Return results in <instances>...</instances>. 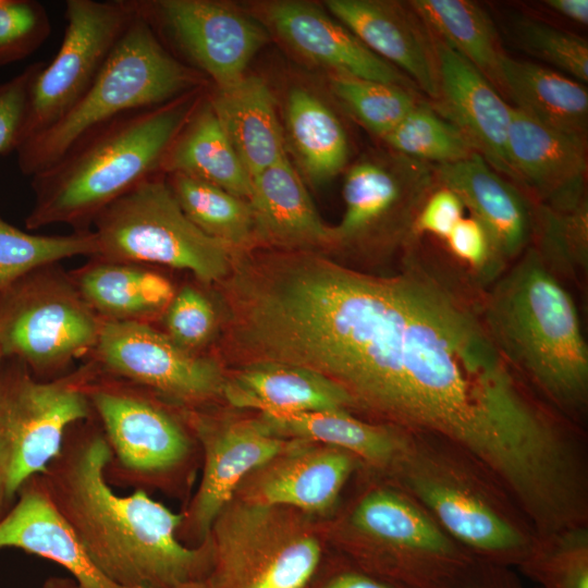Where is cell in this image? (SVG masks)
I'll list each match as a JSON object with an SVG mask.
<instances>
[{
  "label": "cell",
  "mask_w": 588,
  "mask_h": 588,
  "mask_svg": "<svg viewBox=\"0 0 588 588\" xmlns=\"http://www.w3.org/2000/svg\"><path fill=\"white\" fill-rule=\"evenodd\" d=\"M324 371L353 412L439 434L511 490L535 482L556 452V425L495 347L479 295L432 267L418 244L397 272L351 278L331 320Z\"/></svg>",
  "instance_id": "obj_1"
},
{
  "label": "cell",
  "mask_w": 588,
  "mask_h": 588,
  "mask_svg": "<svg viewBox=\"0 0 588 588\" xmlns=\"http://www.w3.org/2000/svg\"><path fill=\"white\" fill-rule=\"evenodd\" d=\"M109 458L93 414L69 428L60 452L40 474L95 567L122 588H177L201 580L211 566L208 536L187 547L176 536L181 512L143 490L117 494L103 474Z\"/></svg>",
  "instance_id": "obj_2"
},
{
  "label": "cell",
  "mask_w": 588,
  "mask_h": 588,
  "mask_svg": "<svg viewBox=\"0 0 588 588\" xmlns=\"http://www.w3.org/2000/svg\"><path fill=\"white\" fill-rule=\"evenodd\" d=\"M199 90L99 126L33 175L34 203L26 229L66 224L74 231L90 230L109 205L163 174L164 156L200 101Z\"/></svg>",
  "instance_id": "obj_3"
},
{
  "label": "cell",
  "mask_w": 588,
  "mask_h": 588,
  "mask_svg": "<svg viewBox=\"0 0 588 588\" xmlns=\"http://www.w3.org/2000/svg\"><path fill=\"white\" fill-rule=\"evenodd\" d=\"M483 323L510 368L564 408L584 405L588 346L573 297L530 245L479 294Z\"/></svg>",
  "instance_id": "obj_4"
},
{
  "label": "cell",
  "mask_w": 588,
  "mask_h": 588,
  "mask_svg": "<svg viewBox=\"0 0 588 588\" xmlns=\"http://www.w3.org/2000/svg\"><path fill=\"white\" fill-rule=\"evenodd\" d=\"M85 392L110 451L103 470L107 482L159 491L185 505L203 461L185 408L98 371Z\"/></svg>",
  "instance_id": "obj_5"
},
{
  "label": "cell",
  "mask_w": 588,
  "mask_h": 588,
  "mask_svg": "<svg viewBox=\"0 0 588 588\" xmlns=\"http://www.w3.org/2000/svg\"><path fill=\"white\" fill-rule=\"evenodd\" d=\"M204 82L205 77L174 58L135 13L82 99L51 127L17 147L20 171L32 177L99 126L198 90Z\"/></svg>",
  "instance_id": "obj_6"
},
{
  "label": "cell",
  "mask_w": 588,
  "mask_h": 588,
  "mask_svg": "<svg viewBox=\"0 0 588 588\" xmlns=\"http://www.w3.org/2000/svg\"><path fill=\"white\" fill-rule=\"evenodd\" d=\"M211 566L177 588H307L329 551L322 519L232 499L209 529Z\"/></svg>",
  "instance_id": "obj_7"
},
{
  "label": "cell",
  "mask_w": 588,
  "mask_h": 588,
  "mask_svg": "<svg viewBox=\"0 0 588 588\" xmlns=\"http://www.w3.org/2000/svg\"><path fill=\"white\" fill-rule=\"evenodd\" d=\"M96 373L87 362L57 379L40 380L19 360L1 362L0 518L21 487L58 455L69 428L93 416L85 385Z\"/></svg>",
  "instance_id": "obj_8"
},
{
  "label": "cell",
  "mask_w": 588,
  "mask_h": 588,
  "mask_svg": "<svg viewBox=\"0 0 588 588\" xmlns=\"http://www.w3.org/2000/svg\"><path fill=\"white\" fill-rule=\"evenodd\" d=\"M91 230L98 243L94 257L186 270L206 285L226 279L236 254L185 216L164 174L145 180L109 205Z\"/></svg>",
  "instance_id": "obj_9"
},
{
  "label": "cell",
  "mask_w": 588,
  "mask_h": 588,
  "mask_svg": "<svg viewBox=\"0 0 588 588\" xmlns=\"http://www.w3.org/2000/svg\"><path fill=\"white\" fill-rule=\"evenodd\" d=\"M103 321L59 264L39 267L0 290V348L40 380L66 375L95 350Z\"/></svg>",
  "instance_id": "obj_10"
},
{
  "label": "cell",
  "mask_w": 588,
  "mask_h": 588,
  "mask_svg": "<svg viewBox=\"0 0 588 588\" xmlns=\"http://www.w3.org/2000/svg\"><path fill=\"white\" fill-rule=\"evenodd\" d=\"M322 524L326 532L365 539L338 547L340 554L408 588L469 562L425 514L389 489L364 494L345 522Z\"/></svg>",
  "instance_id": "obj_11"
},
{
  "label": "cell",
  "mask_w": 588,
  "mask_h": 588,
  "mask_svg": "<svg viewBox=\"0 0 588 588\" xmlns=\"http://www.w3.org/2000/svg\"><path fill=\"white\" fill-rule=\"evenodd\" d=\"M89 362L99 373L148 389L185 409L224 404L228 372L221 363L180 347L150 323L103 321Z\"/></svg>",
  "instance_id": "obj_12"
},
{
  "label": "cell",
  "mask_w": 588,
  "mask_h": 588,
  "mask_svg": "<svg viewBox=\"0 0 588 588\" xmlns=\"http://www.w3.org/2000/svg\"><path fill=\"white\" fill-rule=\"evenodd\" d=\"M134 15L130 0L65 2L63 38L52 61L44 63L32 82L20 145L51 127L82 99Z\"/></svg>",
  "instance_id": "obj_13"
},
{
  "label": "cell",
  "mask_w": 588,
  "mask_h": 588,
  "mask_svg": "<svg viewBox=\"0 0 588 588\" xmlns=\"http://www.w3.org/2000/svg\"><path fill=\"white\" fill-rule=\"evenodd\" d=\"M215 408L185 409L203 455L198 488L181 511L176 531L179 540L192 548L205 541L213 519L233 499L241 481L295 441L271 433L257 414L234 417Z\"/></svg>",
  "instance_id": "obj_14"
},
{
  "label": "cell",
  "mask_w": 588,
  "mask_h": 588,
  "mask_svg": "<svg viewBox=\"0 0 588 588\" xmlns=\"http://www.w3.org/2000/svg\"><path fill=\"white\" fill-rule=\"evenodd\" d=\"M437 186L433 166L396 152L389 160H359L345 175L344 212L340 223L331 226L332 245L379 241L406 252L418 243L414 222Z\"/></svg>",
  "instance_id": "obj_15"
},
{
  "label": "cell",
  "mask_w": 588,
  "mask_h": 588,
  "mask_svg": "<svg viewBox=\"0 0 588 588\" xmlns=\"http://www.w3.org/2000/svg\"><path fill=\"white\" fill-rule=\"evenodd\" d=\"M134 12L216 87L242 78L267 42V29L252 16L211 0H130Z\"/></svg>",
  "instance_id": "obj_16"
},
{
  "label": "cell",
  "mask_w": 588,
  "mask_h": 588,
  "mask_svg": "<svg viewBox=\"0 0 588 588\" xmlns=\"http://www.w3.org/2000/svg\"><path fill=\"white\" fill-rule=\"evenodd\" d=\"M358 464L351 453L331 445L297 440L254 470L233 499L287 506L326 518Z\"/></svg>",
  "instance_id": "obj_17"
},
{
  "label": "cell",
  "mask_w": 588,
  "mask_h": 588,
  "mask_svg": "<svg viewBox=\"0 0 588 588\" xmlns=\"http://www.w3.org/2000/svg\"><path fill=\"white\" fill-rule=\"evenodd\" d=\"M433 42L439 75L433 109L463 133L491 168L517 185L507 155L512 106L474 65L443 42Z\"/></svg>",
  "instance_id": "obj_18"
},
{
  "label": "cell",
  "mask_w": 588,
  "mask_h": 588,
  "mask_svg": "<svg viewBox=\"0 0 588 588\" xmlns=\"http://www.w3.org/2000/svg\"><path fill=\"white\" fill-rule=\"evenodd\" d=\"M507 155L517 185L538 204L566 210L586 196L587 140L548 127L512 107Z\"/></svg>",
  "instance_id": "obj_19"
},
{
  "label": "cell",
  "mask_w": 588,
  "mask_h": 588,
  "mask_svg": "<svg viewBox=\"0 0 588 588\" xmlns=\"http://www.w3.org/2000/svg\"><path fill=\"white\" fill-rule=\"evenodd\" d=\"M326 7L369 50L402 70L433 101L439 98L434 42L412 8L377 0H329Z\"/></svg>",
  "instance_id": "obj_20"
},
{
  "label": "cell",
  "mask_w": 588,
  "mask_h": 588,
  "mask_svg": "<svg viewBox=\"0 0 588 588\" xmlns=\"http://www.w3.org/2000/svg\"><path fill=\"white\" fill-rule=\"evenodd\" d=\"M267 17L293 50L335 74L407 86L408 78L400 70L314 3L278 1L268 5Z\"/></svg>",
  "instance_id": "obj_21"
},
{
  "label": "cell",
  "mask_w": 588,
  "mask_h": 588,
  "mask_svg": "<svg viewBox=\"0 0 588 588\" xmlns=\"http://www.w3.org/2000/svg\"><path fill=\"white\" fill-rule=\"evenodd\" d=\"M433 169L438 185L461 198L470 216L488 230L507 262L512 264L530 246L535 205L480 155Z\"/></svg>",
  "instance_id": "obj_22"
},
{
  "label": "cell",
  "mask_w": 588,
  "mask_h": 588,
  "mask_svg": "<svg viewBox=\"0 0 588 588\" xmlns=\"http://www.w3.org/2000/svg\"><path fill=\"white\" fill-rule=\"evenodd\" d=\"M1 548L21 549L59 564L73 575L77 588H122L95 567L40 474L21 487L15 503L0 518Z\"/></svg>",
  "instance_id": "obj_23"
},
{
  "label": "cell",
  "mask_w": 588,
  "mask_h": 588,
  "mask_svg": "<svg viewBox=\"0 0 588 588\" xmlns=\"http://www.w3.org/2000/svg\"><path fill=\"white\" fill-rule=\"evenodd\" d=\"M223 401L229 407L259 414L353 413L348 395L330 379L302 366L270 360L247 362L228 372Z\"/></svg>",
  "instance_id": "obj_24"
},
{
  "label": "cell",
  "mask_w": 588,
  "mask_h": 588,
  "mask_svg": "<svg viewBox=\"0 0 588 588\" xmlns=\"http://www.w3.org/2000/svg\"><path fill=\"white\" fill-rule=\"evenodd\" d=\"M248 201L256 243L282 250H314L332 245L331 226L321 219L286 156L252 177Z\"/></svg>",
  "instance_id": "obj_25"
},
{
  "label": "cell",
  "mask_w": 588,
  "mask_h": 588,
  "mask_svg": "<svg viewBox=\"0 0 588 588\" xmlns=\"http://www.w3.org/2000/svg\"><path fill=\"white\" fill-rule=\"evenodd\" d=\"M70 274L83 299L102 321L151 324L176 292L170 278L138 262L90 257Z\"/></svg>",
  "instance_id": "obj_26"
},
{
  "label": "cell",
  "mask_w": 588,
  "mask_h": 588,
  "mask_svg": "<svg viewBox=\"0 0 588 588\" xmlns=\"http://www.w3.org/2000/svg\"><path fill=\"white\" fill-rule=\"evenodd\" d=\"M208 100L250 179L286 156L275 99L264 79L244 75Z\"/></svg>",
  "instance_id": "obj_27"
},
{
  "label": "cell",
  "mask_w": 588,
  "mask_h": 588,
  "mask_svg": "<svg viewBox=\"0 0 588 588\" xmlns=\"http://www.w3.org/2000/svg\"><path fill=\"white\" fill-rule=\"evenodd\" d=\"M499 87L527 117L587 140L588 93L584 84L549 66L503 54Z\"/></svg>",
  "instance_id": "obj_28"
},
{
  "label": "cell",
  "mask_w": 588,
  "mask_h": 588,
  "mask_svg": "<svg viewBox=\"0 0 588 588\" xmlns=\"http://www.w3.org/2000/svg\"><path fill=\"white\" fill-rule=\"evenodd\" d=\"M162 173H181L248 200L252 179L226 137L209 100L200 99L172 144Z\"/></svg>",
  "instance_id": "obj_29"
},
{
  "label": "cell",
  "mask_w": 588,
  "mask_h": 588,
  "mask_svg": "<svg viewBox=\"0 0 588 588\" xmlns=\"http://www.w3.org/2000/svg\"><path fill=\"white\" fill-rule=\"evenodd\" d=\"M257 416L278 437L339 448L375 468L391 466L403 448L397 428L363 420L348 411Z\"/></svg>",
  "instance_id": "obj_30"
},
{
  "label": "cell",
  "mask_w": 588,
  "mask_h": 588,
  "mask_svg": "<svg viewBox=\"0 0 588 588\" xmlns=\"http://www.w3.org/2000/svg\"><path fill=\"white\" fill-rule=\"evenodd\" d=\"M417 493L456 538L495 561L528 562L519 532L471 494L434 482L415 483Z\"/></svg>",
  "instance_id": "obj_31"
},
{
  "label": "cell",
  "mask_w": 588,
  "mask_h": 588,
  "mask_svg": "<svg viewBox=\"0 0 588 588\" xmlns=\"http://www.w3.org/2000/svg\"><path fill=\"white\" fill-rule=\"evenodd\" d=\"M408 4L436 40L499 86V63L504 53L494 23L480 5L468 0H413Z\"/></svg>",
  "instance_id": "obj_32"
},
{
  "label": "cell",
  "mask_w": 588,
  "mask_h": 588,
  "mask_svg": "<svg viewBox=\"0 0 588 588\" xmlns=\"http://www.w3.org/2000/svg\"><path fill=\"white\" fill-rule=\"evenodd\" d=\"M286 125L299 162L311 181L327 182L344 169L348 159L346 133L333 111L316 95L303 87L290 91Z\"/></svg>",
  "instance_id": "obj_33"
},
{
  "label": "cell",
  "mask_w": 588,
  "mask_h": 588,
  "mask_svg": "<svg viewBox=\"0 0 588 588\" xmlns=\"http://www.w3.org/2000/svg\"><path fill=\"white\" fill-rule=\"evenodd\" d=\"M166 180L185 216L206 235L235 253L247 252L256 243L248 200L181 173L166 174Z\"/></svg>",
  "instance_id": "obj_34"
},
{
  "label": "cell",
  "mask_w": 588,
  "mask_h": 588,
  "mask_svg": "<svg viewBox=\"0 0 588 588\" xmlns=\"http://www.w3.org/2000/svg\"><path fill=\"white\" fill-rule=\"evenodd\" d=\"M97 253L91 229L66 235H40L20 230L0 217V290L39 267L75 256L90 258Z\"/></svg>",
  "instance_id": "obj_35"
},
{
  "label": "cell",
  "mask_w": 588,
  "mask_h": 588,
  "mask_svg": "<svg viewBox=\"0 0 588 588\" xmlns=\"http://www.w3.org/2000/svg\"><path fill=\"white\" fill-rule=\"evenodd\" d=\"M382 139L393 152L431 166L456 163L477 154L453 123L424 102H417Z\"/></svg>",
  "instance_id": "obj_36"
},
{
  "label": "cell",
  "mask_w": 588,
  "mask_h": 588,
  "mask_svg": "<svg viewBox=\"0 0 588 588\" xmlns=\"http://www.w3.org/2000/svg\"><path fill=\"white\" fill-rule=\"evenodd\" d=\"M554 272L577 273L588 267L587 197L566 210L535 204L531 244Z\"/></svg>",
  "instance_id": "obj_37"
},
{
  "label": "cell",
  "mask_w": 588,
  "mask_h": 588,
  "mask_svg": "<svg viewBox=\"0 0 588 588\" xmlns=\"http://www.w3.org/2000/svg\"><path fill=\"white\" fill-rule=\"evenodd\" d=\"M330 86L351 114L381 138L417 103L409 90L400 85L335 74Z\"/></svg>",
  "instance_id": "obj_38"
},
{
  "label": "cell",
  "mask_w": 588,
  "mask_h": 588,
  "mask_svg": "<svg viewBox=\"0 0 588 588\" xmlns=\"http://www.w3.org/2000/svg\"><path fill=\"white\" fill-rule=\"evenodd\" d=\"M512 33L519 47L581 84L588 82V44L566 30L530 16H517Z\"/></svg>",
  "instance_id": "obj_39"
},
{
  "label": "cell",
  "mask_w": 588,
  "mask_h": 588,
  "mask_svg": "<svg viewBox=\"0 0 588 588\" xmlns=\"http://www.w3.org/2000/svg\"><path fill=\"white\" fill-rule=\"evenodd\" d=\"M443 242L467 274L469 285L478 292L492 285L511 265L488 230L473 216L462 218Z\"/></svg>",
  "instance_id": "obj_40"
},
{
  "label": "cell",
  "mask_w": 588,
  "mask_h": 588,
  "mask_svg": "<svg viewBox=\"0 0 588 588\" xmlns=\"http://www.w3.org/2000/svg\"><path fill=\"white\" fill-rule=\"evenodd\" d=\"M160 329L180 347L196 354L213 338L218 311L213 301L199 287L191 284L177 289L160 317Z\"/></svg>",
  "instance_id": "obj_41"
},
{
  "label": "cell",
  "mask_w": 588,
  "mask_h": 588,
  "mask_svg": "<svg viewBox=\"0 0 588 588\" xmlns=\"http://www.w3.org/2000/svg\"><path fill=\"white\" fill-rule=\"evenodd\" d=\"M51 23L34 0H0V66L25 59L48 38Z\"/></svg>",
  "instance_id": "obj_42"
},
{
  "label": "cell",
  "mask_w": 588,
  "mask_h": 588,
  "mask_svg": "<svg viewBox=\"0 0 588 588\" xmlns=\"http://www.w3.org/2000/svg\"><path fill=\"white\" fill-rule=\"evenodd\" d=\"M42 65L33 63L0 84V155L16 151L20 145L29 88Z\"/></svg>",
  "instance_id": "obj_43"
},
{
  "label": "cell",
  "mask_w": 588,
  "mask_h": 588,
  "mask_svg": "<svg viewBox=\"0 0 588 588\" xmlns=\"http://www.w3.org/2000/svg\"><path fill=\"white\" fill-rule=\"evenodd\" d=\"M465 206L450 188L438 185L420 207L413 226L416 242L425 235L444 240L465 217Z\"/></svg>",
  "instance_id": "obj_44"
},
{
  "label": "cell",
  "mask_w": 588,
  "mask_h": 588,
  "mask_svg": "<svg viewBox=\"0 0 588 588\" xmlns=\"http://www.w3.org/2000/svg\"><path fill=\"white\" fill-rule=\"evenodd\" d=\"M307 588H408L391 578L371 572L348 558L327 555Z\"/></svg>",
  "instance_id": "obj_45"
},
{
  "label": "cell",
  "mask_w": 588,
  "mask_h": 588,
  "mask_svg": "<svg viewBox=\"0 0 588 588\" xmlns=\"http://www.w3.org/2000/svg\"><path fill=\"white\" fill-rule=\"evenodd\" d=\"M547 588H588L587 558L583 552L537 556L524 564Z\"/></svg>",
  "instance_id": "obj_46"
},
{
  "label": "cell",
  "mask_w": 588,
  "mask_h": 588,
  "mask_svg": "<svg viewBox=\"0 0 588 588\" xmlns=\"http://www.w3.org/2000/svg\"><path fill=\"white\" fill-rule=\"evenodd\" d=\"M414 588H517L505 574L493 568H476L469 561L449 573Z\"/></svg>",
  "instance_id": "obj_47"
},
{
  "label": "cell",
  "mask_w": 588,
  "mask_h": 588,
  "mask_svg": "<svg viewBox=\"0 0 588 588\" xmlns=\"http://www.w3.org/2000/svg\"><path fill=\"white\" fill-rule=\"evenodd\" d=\"M543 3L552 11L575 23L588 24L587 0H546Z\"/></svg>",
  "instance_id": "obj_48"
},
{
  "label": "cell",
  "mask_w": 588,
  "mask_h": 588,
  "mask_svg": "<svg viewBox=\"0 0 588 588\" xmlns=\"http://www.w3.org/2000/svg\"><path fill=\"white\" fill-rule=\"evenodd\" d=\"M42 588H77L75 580L68 577H50L48 578Z\"/></svg>",
  "instance_id": "obj_49"
},
{
  "label": "cell",
  "mask_w": 588,
  "mask_h": 588,
  "mask_svg": "<svg viewBox=\"0 0 588 588\" xmlns=\"http://www.w3.org/2000/svg\"><path fill=\"white\" fill-rule=\"evenodd\" d=\"M3 359H4V357H3L2 351H1V348H0V364H1V362H2Z\"/></svg>",
  "instance_id": "obj_50"
}]
</instances>
